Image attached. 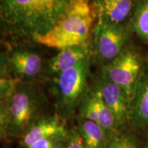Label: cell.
<instances>
[{
  "mask_svg": "<svg viewBox=\"0 0 148 148\" xmlns=\"http://www.w3.org/2000/svg\"><path fill=\"white\" fill-rule=\"evenodd\" d=\"M62 148H86L75 125L70 127L69 134L64 139Z\"/></svg>",
  "mask_w": 148,
  "mask_h": 148,
  "instance_id": "e0dca14e",
  "label": "cell"
},
{
  "mask_svg": "<svg viewBox=\"0 0 148 148\" xmlns=\"http://www.w3.org/2000/svg\"><path fill=\"white\" fill-rule=\"evenodd\" d=\"M65 138H50L39 140L27 148H62Z\"/></svg>",
  "mask_w": 148,
  "mask_h": 148,
  "instance_id": "ac0fdd59",
  "label": "cell"
},
{
  "mask_svg": "<svg viewBox=\"0 0 148 148\" xmlns=\"http://www.w3.org/2000/svg\"><path fill=\"white\" fill-rule=\"evenodd\" d=\"M130 1H133V0H130Z\"/></svg>",
  "mask_w": 148,
  "mask_h": 148,
  "instance_id": "ffe728a7",
  "label": "cell"
},
{
  "mask_svg": "<svg viewBox=\"0 0 148 148\" xmlns=\"http://www.w3.org/2000/svg\"><path fill=\"white\" fill-rule=\"evenodd\" d=\"M142 140H143V148H148V131L142 137Z\"/></svg>",
  "mask_w": 148,
  "mask_h": 148,
  "instance_id": "d6986e66",
  "label": "cell"
},
{
  "mask_svg": "<svg viewBox=\"0 0 148 148\" xmlns=\"http://www.w3.org/2000/svg\"><path fill=\"white\" fill-rule=\"evenodd\" d=\"M148 125V73H141L130 104V128L138 133Z\"/></svg>",
  "mask_w": 148,
  "mask_h": 148,
  "instance_id": "30bf717a",
  "label": "cell"
},
{
  "mask_svg": "<svg viewBox=\"0 0 148 148\" xmlns=\"http://www.w3.org/2000/svg\"><path fill=\"white\" fill-rule=\"evenodd\" d=\"M86 148H105L108 140L106 131L96 122L77 118L75 125Z\"/></svg>",
  "mask_w": 148,
  "mask_h": 148,
  "instance_id": "4fadbf2b",
  "label": "cell"
},
{
  "mask_svg": "<svg viewBox=\"0 0 148 148\" xmlns=\"http://www.w3.org/2000/svg\"><path fill=\"white\" fill-rule=\"evenodd\" d=\"M94 33L96 52L101 61L108 63L125 48L127 35L120 25L98 20Z\"/></svg>",
  "mask_w": 148,
  "mask_h": 148,
  "instance_id": "52a82bcc",
  "label": "cell"
},
{
  "mask_svg": "<svg viewBox=\"0 0 148 148\" xmlns=\"http://www.w3.org/2000/svg\"><path fill=\"white\" fill-rule=\"evenodd\" d=\"M47 98L30 81H21L10 97L0 102V137L8 142L20 140L43 116Z\"/></svg>",
  "mask_w": 148,
  "mask_h": 148,
  "instance_id": "7a4b0ae2",
  "label": "cell"
},
{
  "mask_svg": "<svg viewBox=\"0 0 148 148\" xmlns=\"http://www.w3.org/2000/svg\"><path fill=\"white\" fill-rule=\"evenodd\" d=\"M95 16L88 0H71L53 27L33 40L59 49L88 43Z\"/></svg>",
  "mask_w": 148,
  "mask_h": 148,
  "instance_id": "3957f363",
  "label": "cell"
},
{
  "mask_svg": "<svg viewBox=\"0 0 148 148\" xmlns=\"http://www.w3.org/2000/svg\"><path fill=\"white\" fill-rule=\"evenodd\" d=\"M94 86L100 92L103 100L113 114L118 128H130V101L125 90L102 73Z\"/></svg>",
  "mask_w": 148,
  "mask_h": 148,
  "instance_id": "8992f818",
  "label": "cell"
},
{
  "mask_svg": "<svg viewBox=\"0 0 148 148\" xmlns=\"http://www.w3.org/2000/svg\"><path fill=\"white\" fill-rule=\"evenodd\" d=\"M141 60L137 52L126 47L103 66L101 73L125 90L131 104L135 88L141 75Z\"/></svg>",
  "mask_w": 148,
  "mask_h": 148,
  "instance_id": "5b68a950",
  "label": "cell"
},
{
  "mask_svg": "<svg viewBox=\"0 0 148 148\" xmlns=\"http://www.w3.org/2000/svg\"><path fill=\"white\" fill-rule=\"evenodd\" d=\"M3 60L8 71L21 80L36 77L42 71L41 57L35 51L27 47L13 48Z\"/></svg>",
  "mask_w": 148,
  "mask_h": 148,
  "instance_id": "9c48e42d",
  "label": "cell"
},
{
  "mask_svg": "<svg viewBox=\"0 0 148 148\" xmlns=\"http://www.w3.org/2000/svg\"><path fill=\"white\" fill-rule=\"evenodd\" d=\"M71 0H1V25L8 34L31 38L45 34Z\"/></svg>",
  "mask_w": 148,
  "mask_h": 148,
  "instance_id": "6da1fadb",
  "label": "cell"
},
{
  "mask_svg": "<svg viewBox=\"0 0 148 148\" xmlns=\"http://www.w3.org/2000/svg\"><path fill=\"white\" fill-rule=\"evenodd\" d=\"M132 27L140 38L148 41V0H142L136 5Z\"/></svg>",
  "mask_w": 148,
  "mask_h": 148,
  "instance_id": "9a60e30c",
  "label": "cell"
},
{
  "mask_svg": "<svg viewBox=\"0 0 148 148\" xmlns=\"http://www.w3.org/2000/svg\"><path fill=\"white\" fill-rule=\"evenodd\" d=\"M105 148H143L140 133L130 128L119 130L108 137Z\"/></svg>",
  "mask_w": 148,
  "mask_h": 148,
  "instance_id": "5bb4252c",
  "label": "cell"
},
{
  "mask_svg": "<svg viewBox=\"0 0 148 148\" xmlns=\"http://www.w3.org/2000/svg\"><path fill=\"white\" fill-rule=\"evenodd\" d=\"M92 8L98 20L120 25L130 13L132 1L96 0Z\"/></svg>",
  "mask_w": 148,
  "mask_h": 148,
  "instance_id": "8fae6325",
  "label": "cell"
},
{
  "mask_svg": "<svg viewBox=\"0 0 148 148\" xmlns=\"http://www.w3.org/2000/svg\"><path fill=\"white\" fill-rule=\"evenodd\" d=\"M89 69L88 57L55 77L52 92L56 113L66 121L72 120L77 115L80 102L89 89Z\"/></svg>",
  "mask_w": 148,
  "mask_h": 148,
  "instance_id": "277c9868",
  "label": "cell"
},
{
  "mask_svg": "<svg viewBox=\"0 0 148 148\" xmlns=\"http://www.w3.org/2000/svg\"><path fill=\"white\" fill-rule=\"evenodd\" d=\"M88 57L90 49L88 43L64 48L49 60V70L51 73L58 75L77 65Z\"/></svg>",
  "mask_w": 148,
  "mask_h": 148,
  "instance_id": "7c38bea8",
  "label": "cell"
},
{
  "mask_svg": "<svg viewBox=\"0 0 148 148\" xmlns=\"http://www.w3.org/2000/svg\"><path fill=\"white\" fill-rule=\"evenodd\" d=\"M1 68V79H0V101L8 99L14 93L18 85L21 82L16 77L9 76L8 70L5 64Z\"/></svg>",
  "mask_w": 148,
  "mask_h": 148,
  "instance_id": "2e32d148",
  "label": "cell"
},
{
  "mask_svg": "<svg viewBox=\"0 0 148 148\" xmlns=\"http://www.w3.org/2000/svg\"><path fill=\"white\" fill-rule=\"evenodd\" d=\"M70 127L58 114H44L27 130L18 140L20 147L27 148L37 141L50 138H66Z\"/></svg>",
  "mask_w": 148,
  "mask_h": 148,
  "instance_id": "ba28073f",
  "label": "cell"
}]
</instances>
